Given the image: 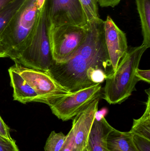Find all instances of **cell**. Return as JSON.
I'll return each mask as SVG.
<instances>
[{
  "mask_svg": "<svg viewBox=\"0 0 150 151\" xmlns=\"http://www.w3.org/2000/svg\"><path fill=\"white\" fill-rule=\"evenodd\" d=\"M105 21H88L85 41L63 63L53 61L47 72L71 92L102 83L114 73L105 42Z\"/></svg>",
  "mask_w": 150,
  "mask_h": 151,
  "instance_id": "cell-1",
  "label": "cell"
},
{
  "mask_svg": "<svg viewBox=\"0 0 150 151\" xmlns=\"http://www.w3.org/2000/svg\"><path fill=\"white\" fill-rule=\"evenodd\" d=\"M147 49L142 44L130 48L122 58L116 70L106 79L102 95L109 104H122L136 90V85L140 81L136 72Z\"/></svg>",
  "mask_w": 150,
  "mask_h": 151,
  "instance_id": "cell-2",
  "label": "cell"
},
{
  "mask_svg": "<svg viewBox=\"0 0 150 151\" xmlns=\"http://www.w3.org/2000/svg\"><path fill=\"white\" fill-rule=\"evenodd\" d=\"M40 12L36 0H26L12 18L0 39L8 58L14 61L23 49L37 26Z\"/></svg>",
  "mask_w": 150,
  "mask_h": 151,
  "instance_id": "cell-3",
  "label": "cell"
},
{
  "mask_svg": "<svg viewBox=\"0 0 150 151\" xmlns=\"http://www.w3.org/2000/svg\"><path fill=\"white\" fill-rule=\"evenodd\" d=\"M14 61L24 67L45 72L51 67L53 59L49 37V22L45 5L41 10L32 35Z\"/></svg>",
  "mask_w": 150,
  "mask_h": 151,
  "instance_id": "cell-4",
  "label": "cell"
},
{
  "mask_svg": "<svg viewBox=\"0 0 150 151\" xmlns=\"http://www.w3.org/2000/svg\"><path fill=\"white\" fill-rule=\"evenodd\" d=\"M87 24L80 27L49 24V37L54 62H65L79 48L86 39Z\"/></svg>",
  "mask_w": 150,
  "mask_h": 151,
  "instance_id": "cell-5",
  "label": "cell"
},
{
  "mask_svg": "<svg viewBox=\"0 0 150 151\" xmlns=\"http://www.w3.org/2000/svg\"><path fill=\"white\" fill-rule=\"evenodd\" d=\"M14 66L35 91L41 103L50 106L62 98L73 93L63 88L47 72L24 67L16 63Z\"/></svg>",
  "mask_w": 150,
  "mask_h": 151,
  "instance_id": "cell-6",
  "label": "cell"
},
{
  "mask_svg": "<svg viewBox=\"0 0 150 151\" xmlns=\"http://www.w3.org/2000/svg\"><path fill=\"white\" fill-rule=\"evenodd\" d=\"M102 93V84H95L65 96L49 107L59 119L67 121L73 119L95 99L100 98Z\"/></svg>",
  "mask_w": 150,
  "mask_h": 151,
  "instance_id": "cell-7",
  "label": "cell"
},
{
  "mask_svg": "<svg viewBox=\"0 0 150 151\" xmlns=\"http://www.w3.org/2000/svg\"><path fill=\"white\" fill-rule=\"evenodd\" d=\"M44 5L50 24L84 27L88 23L79 0H46Z\"/></svg>",
  "mask_w": 150,
  "mask_h": 151,
  "instance_id": "cell-8",
  "label": "cell"
},
{
  "mask_svg": "<svg viewBox=\"0 0 150 151\" xmlns=\"http://www.w3.org/2000/svg\"><path fill=\"white\" fill-rule=\"evenodd\" d=\"M100 99L92 102L73 119L71 129L66 136L72 142L75 151H81L87 146L89 135L98 112Z\"/></svg>",
  "mask_w": 150,
  "mask_h": 151,
  "instance_id": "cell-9",
  "label": "cell"
},
{
  "mask_svg": "<svg viewBox=\"0 0 150 151\" xmlns=\"http://www.w3.org/2000/svg\"><path fill=\"white\" fill-rule=\"evenodd\" d=\"M104 21L105 42L114 73L128 50L127 36L110 16Z\"/></svg>",
  "mask_w": 150,
  "mask_h": 151,
  "instance_id": "cell-10",
  "label": "cell"
},
{
  "mask_svg": "<svg viewBox=\"0 0 150 151\" xmlns=\"http://www.w3.org/2000/svg\"><path fill=\"white\" fill-rule=\"evenodd\" d=\"M11 85L13 88V99L23 104L41 103L35 91L18 73L14 65L9 68Z\"/></svg>",
  "mask_w": 150,
  "mask_h": 151,
  "instance_id": "cell-11",
  "label": "cell"
},
{
  "mask_svg": "<svg viewBox=\"0 0 150 151\" xmlns=\"http://www.w3.org/2000/svg\"><path fill=\"white\" fill-rule=\"evenodd\" d=\"M113 129L103 115L100 119L95 117L86 146L90 151L107 150V137Z\"/></svg>",
  "mask_w": 150,
  "mask_h": 151,
  "instance_id": "cell-12",
  "label": "cell"
},
{
  "mask_svg": "<svg viewBox=\"0 0 150 151\" xmlns=\"http://www.w3.org/2000/svg\"><path fill=\"white\" fill-rule=\"evenodd\" d=\"M130 131L121 132L114 128L108 135L107 150L109 151H138Z\"/></svg>",
  "mask_w": 150,
  "mask_h": 151,
  "instance_id": "cell-13",
  "label": "cell"
},
{
  "mask_svg": "<svg viewBox=\"0 0 150 151\" xmlns=\"http://www.w3.org/2000/svg\"><path fill=\"white\" fill-rule=\"evenodd\" d=\"M148 95L146 108L142 116L138 119H134L132 128V134L150 140V89L145 90Z\"/></svg>",
  "mask_w": 150,
  "mask_h": 151,
  "instance_id": "cell-14",
  "label": "cell"
},
{
  "mask_svg": "<svg viewBox=\"0 0 150 151\" xmlns=\"http://www.w3.org/2000/svg\"><path fill=\"white\" fill-rule=\"evenodd\" d=\"M141 19L143 37L142 45L150 47V0H135Z\"/></svg>",
  "mask_w": 150,
  "mask_h": 151,
  "instance_id": "cell-15",
  "label": "cell"
},
{
  "mask_svg": "<svg viewBox=\"0 0 150 151\" xmlns=\"http://www.w3.org/2000/svg\"><path fill=\"white\" fill-rule=\"evenodd\" d=\"M26 0H15L0 11V39L4 30L15 14Z\"/></svg>",
  "mask_w": 150,
  "mask_h": 151,
  "instance_id": "cell-16",
  "label": "cell"
},
{
  "mask_svg": "<svg viewBox=\"0 0 150 151\" xmlns=\"http://www.w3.org/2000/svg\"><path fill=\"white\" fill-rule=\"evenodd\" d=\"M66 135L62 132L53 131L47 139L44 147L45 151H60L66 140Z\"/></svg>",
  "mask_w": 150,
  "mask_h": 151,
  "instance_id": "cell-17",
  "label": "cell"
},
{
  "mask_svg": "<svg viewBox=\"0 0 150 151\" xmlns=\"http://www.w3.org/2000/svg\"><path fill=\"white\" fill-rule=\"evenodd\" d=\"M88 21L100 18L98 0H79Z\"/></svg>",
  "mask_w": 150,
  "mask_h": 151,
  "instance_id": "cell-18",
  "label": "cell"
},
{
  "mask_svg": "<svg viewBox=\"0 0 150 151\" xmlns=\"http://www.w3.org/2000/svg\"><path fill=\"white\" fill-rule=\"evenodd\" d=\"M0 151H20L16 141L0 136Z\"/></svg>",
  "mask_w": 150,
  "mask_h": 151,
  "instance_id": "cell-19",
  "label": "cell"
},
{
  "mask_svg": "<svg viewBox=\"0 0 150 151\" xmlns=\"http://www.w3.org/2000/svg\"><path fill=\"white\" fill-rule=\"evenodd\" d=\"M133 138L136 147L138 151H150V140L135 134H134Z\"/></svg>",
  "mask_w": 150,
  "mask_h": 151,
  "instance_id": "cell-20",
  "label": "cell"
},
{
  "mask_svg": "<svg viewBox=\"0 0 150 151\" xmlns=\"http://www.w3.org/2000/svg\"><path fill=\"white\" fill-rule=\"evenodd\" d=\"M136 76L139 81H144L148 83H150V70H140L139 68L136 70Z\"/></svg>",
  "mask_w": 150,
  "mask_h": 151,
  "instance_id": "cell-21",
  "label": "cell"
},
{
  "mask_svg": "<svg viewBox=\"0 0 150 151\" xmlns=\"http://www.w3.org/2000/svg\"><path fill=\"white\" fill-rule=\"evenodd\" d=\"M10 130L9 128L5 124L0 116V136L8 139H12L11 137Z\"/></svg>",
  "mask_w": 150,
  "mask_h": 151,
  "instance_id": "cell-22",
  "label": "cell"
},
{
  "mask_svg": "<svg viewBox=\"0 0 150 151\" xmlns=\"http://www.w3.org/2000/svg\"><path fill=\"white\" fill-rule=\"evenodd\" d=\"M122 0H98V4L101 7H112V8L118 5Z\"/></svg>",
  "mask_w": 150,
  "mask_h": 151,
  "instance_id": "cell-23",
  "label": "cell"
},
{
  "mask_svg": "<svg viewBox=\"0 0 150 151\" xmlns=\"http://www.w3.org/2000/svg\"><path fill=\"white\" fill-rule=\"evenodd\" d=\"M60 151H75L72 142L67 136L64 144Z\"/></svg>",
  "mask_w": 150,
  "mask_h": 151,
  "instance_id": "cell-24",
  "label": "cell"
},
{
  "mask_svg": "<svg viewBox=\"0 0 150 151\" xmlns=\"http://www.w3.org/2000/svg\"><path fill=\"white\" fill-rule=\"evenodd\" d=\"M15 0H0V11L6 8Z\"/></svg>",
  "mask_w": 150,
  "mask_h": 151,
  "instance_id": "cell-25",
  "label": "cell"
},
{
  "mask_svg": "<svg viewBox=\"0 0 150 151\" xmlns=\"http://www.w3.org/2000/svg\"><path fill=\"white\" fill-rule=\"evenodd\" d=\"M8 58L7 52L3 47L1 41H0V58Z\"/></svg>",
  "mask_w": 150,
  "mask_h": 151,
  "instance_id": "cell-26",
  "label": "cell"
},
{
  "mask_svg": "<svg viewBox=\"0 0 150 151\" xmlns=\"http://www.w3.org/2000/svg\"><path fill=\"white\" fill-rule=\"evenodd\" d=\"M38 9L41 11L43 8L46 0H36Z\"/></svg>",
  "mask_w": 150,
  "mask_h": 151,
  "instance_id": "cell-27",
  "label": "cell"
},
{
  "mask_svg": "<svg viewBox=\"0 0 150 151\" xmlns=\"http://www.w3.org/2000/svg\"><path fill=\"white\" fill-rule=\"evenodd\" d=\"M81 151H90V150H89V149H88V147L86 146V147H85V148H84V149H83Z\"/></svg>",
  "mask_w": 150,
  "mask_h": 151,
  "instance_id": "cell-28",
  "label": "cell"
},
{
  "mask_svg": "<svg viewBox=\"0 0 150 151\" xmlns=\"http://www.w3.org/2000/svg\"><path fill=\"white\" fill-rule=\"evenodd\" d=\"M106 151H109L108 150H107Z\"/></svg>",
  "mask_w": 150,
  "mask_h": 151,
  "instance_id": "cell-29",
  "label": "cell"
}]
</instances>
